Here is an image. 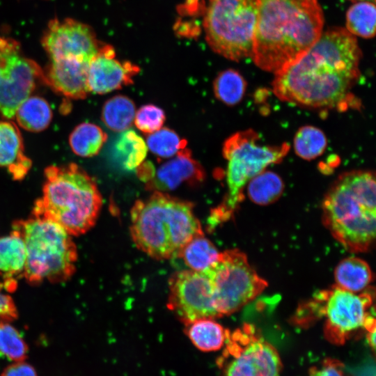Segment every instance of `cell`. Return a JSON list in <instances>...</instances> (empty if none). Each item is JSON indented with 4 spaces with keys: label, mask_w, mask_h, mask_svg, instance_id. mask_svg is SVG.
I'll list each match as a JSON object with an SVG mask.
<instances>
[{
    "label": "cell",
    "mask_w": 376,
    "mask_h": 376,
    "mask_svg": "<svg viewBox=\"0 0 376 376\" xmlns=\"http://www.w3.org/2000/svg\"><path fill=\"white\" fill-rule=\"evenodd\" d=\"M361 51L344 28L329 29L299 59L274 73L272 91L281 100L317 109H345L360 76Z\"/></svg>",
    "instance_id": "1"
},
{
    "label": "cell",
    "mask_w": 376,
    "mask_h": 376,
    "mask_svg": "<svg viewBox=\"0 0 376 376\" xmlns=\"http://www.w3.org/2000/svg\"><path fill=\"white\" fill-rule=\"evenodd\" d=\"M251 58L274 74L301 57L319 39L324 15L318 0H256Z\"/></svg>",
    "instance_id": "2"
},
{
    "label": "cell",
    "mask_w": 376,
    "mask_h": 376,
    "mask_svg": "<svg viewBox=\"0 0 376 376\" xmlns=\"http://www.w3.org/2000/svg\"><path fill=\"white\" fill-rule=\"evenodd\" d=\"M130 234L138 249L154 259L167 260L178 257L185 245L203 231L191 202L153 191L132 205Z\"/></svg>",
    "instance_id": "3"
},
{
    "label": "cell",
    "mask_w": 376,
    "mask_h": 376,
    "mask_svg": "<svg viewBox=\"0 0 376 376\" xmlns=\"http://www.w3.org/2000/svg\"><path fill=\"white\" fill-rule=\"evenodd\" d=\"M375 173L356 170L340 175L322 202V221L347 250L367 251L375 237Z\"/></svg>",
    "instance_id": "4"
},
{
    "label": "cell",
    "mask_w": 376,
    "mask_h": 376,
    "mask_svg": "<svg viewBox=\"0 0 376 376\" xmlns=\"http://www.w3.org/2000/svg\"><path fill=\"white\" fill-rule=\"evenodd\" d=\"M42 196L36 202L33 215L61 226L70 235L86 233L95 224L102 198L94 180L71 163L45 170Z\"/></svg>",
    "instance_id": "5"
},
{
    "label": "cell",
    "mask_w": 376,
    "mask_h": 376,
    "mask_svg": "<svg viewBox=\"0 0 376 376\" xmlns=\"http://www.w3.org/2000/svg\"><path fill=\"white\" fill-rule=\"evenodd\" d=\"M42 45L50 60L46 82L66 97L86 98L89 64L102 45L92 28L72 19H54Z\"/></svg>",
    "instance_id": "6"
},
{
    "label": "cell",
    "mask_w": 376,
    "mask_h": 376,
    "mask_svg": "<svg viewBox=\"0 0 376 376\" xmlns=\"http://www.w3.org/2000/svg\"><path fill=\"white\" fill-rule=\"evenodd\" d=\"M13 228L24 242L23 276L29 283H61L75 273L77 248L71 235L58 224L33 215L15 222Z\"/></svg>",
    "instance_id": "7"
},
{
    "label": "cell",
    "mask_w": 376,
    "mask_h": 376,
    "mask_svg": "<svg viewBox=\"0 0 376 376\" xmlns=\"http://www.w3.org/2000/svg\"><path fill=\"white\" fill-rule=\"evenodd\" d=\"M290 150L288 143L279 146L263 144L258 134L246 130L229 136L223 146V156L227 161V191L210 214L209 223L214 227L233 215L244 199L243 191L248 182L272 164L282 161Z\"/></svg>",
    "instance_id": "8"
},
{
    "label": "cell",
    "mask_w": 376,
    "mask_h": 376,
    "mask_svg": "<svg viewBox=\"0 0 376 376\" xmlns=\"http://www.w3.org/2000/svg\"><path fill=\"white\" fill-rule=\"evenodd\" d=\"M256 17V0H207L203 26L208 46L234 61L251 56Z\"/></svg>",
    "instance_id": "9"
},
{
    "label": "cell",
    "mask_w": 376,
    "mask_h": 376,
    "mask_svg": "<svg viewBox=\"0 0 376 376\" xmlns=\"http://www.w3.org/2000/svg\"><path fill=\"white\" fill-rule=\"evenodd\" d=\"M374 294H360L337 285L316 294L297 315L299 323H307L318 317H325L324 336L335 345H343L354 332L364 329L375 331V319L370 314Z\"/></svg>",
    "instance_id": "10"
},
{
    "label": "cell",
    "mask_w": 376,
    "mask_h": 376,
    "mask_svg": "<svg viewBox=\"0 0 376 376\" xmlns=\"http://www.w3.org/2000/svg\"><path fill=\"white\" fill-rule=\"evenodd\" d=\"M211 281L221 317L230 315L259 295L267 286L238 249L220 252L217 261L203 270Z\"/></svg>",
    "instance_id": "11"
},
{
    "label": "cell",
    "mask_w": 376,
    "mask_h": 376,
    "mask_svg": "<svg viewBox=\"0 0 376 376\" xmlns=\"http://www.w3.org/2000/svg\"><path fill=\"white\" fill-rule=\"evenodd\" d=\"M225 349L218 361L224 376H279L282 368L276 348L248 323L228 330Z\"/></svg>",
    "instance_id": "12"
},
{
    "label": "cell",
    "mask_w": 376,
    "mask_h": 376,
    "mask_svg": "<svg viewBox=\"0 0 376 376\" xmlns=\"http://www.w3.org/2000/svg\"><path fill=\"white\" fill-rule=\"evenodd\" d=\"M42 76L36 63L22 56L16 41L0 37V112L4 117L15 116Z\"/></svg>",
    "instance_id": "13"
},
{
    "label": "cell",
    "mask_w": 376,
    "mask_h": 376,
    "mask_svg": "<svg viewBox=\"0 0 376 376\" xmlns=\"http://www.w3.org/2000/svg\"><path fill=\"white\" fill-rule=\"evenodd\" d=\"M167 307L185 324L221 317L211 281L204 271L186 269L173 274L169 283Z\"/></svg>",
    "instance_id": "14"
},
{
    "label": "cell",
    "mask_w": 376,
    "mask_h": 376,
    "mask_svg": "<svg viewBox=\"0 0 376 376\" xmlns=\"http://www.w3.org/2000/svg\"><path fill=\"white\" fill-rule=\"evenodd\" d=\"M139 71V67L133 63L118 60L111 45H102L89 64L88 91L104 94L120 89L133 84V78Z\"/></svg>",
    "instance_id": "15"
},
{
    "label": "cell",
    "mask_w": 376,
    "mask_h": 376,
    "mask_svg": "<svg viewBox=\"0 0 376 376\" xmlns=\"http://www.w3.org/2000/svg\"><path fill=\"white\" fill-rule=\"evenodd\" d=\"M205 178L201 164L193 158L191 151L184 148L172 159L155 170L146 188L153 191L165 192L178 188L181 184H197Z\"/></svg>",
    "instance_id": "16"
},
{
    "label": "cell",
    "mask_w": 376,
    "mask_h": 376,
    "mask_svg": "<svg viewBox=\"0 0 376 376\" xmlns=\"http://www.w3.org/2000/svg\"><path fill=\"white\" fill-rule=\"evenodd\" d=\"M0 166L6 168L15 180L24 178L31 166L24 153L20 132L10 122L0 121Z\"/></svg>",
    "instance_id": "17"
},
{
    "label": "cell",
    "mask_w": 376,
    "mask_h": 376,
    "mask_svg": "<svg viewBox=\"0 0 376 376\" xmlns=\"http://www.w3.org/2000/svg\"><path fill=\"white\" fill-rule=\"evenodd\" d=\"M26 259L24 242L16 230L0 238V274L6 290L11 292L16 288L15 279L23 275Z\"/></svg>",
    "instance_id": "18"
},
{
    "label": "cell",
    "mask_w": 376,
    "mask_h": 376,
    "mask_svg": "<svg viewBox=\"0 0 376 376\" xmlns=\"http://www.w3.org/2000/svg\"><path fill=\"white\" fill-rule=\"evenodd\" d=\"M188 338L194 346L204 352L219 350L225 344L228 329L212 318H202L185 324Z\"/></svg>",
    "instance_id": "19"
},
{
    "label": "cell",
    "mask_w": 376,
    "mask_h": 376,
    "mask_svg": "<svg viewBox=\"0 0 376 376\" xmlns=\"http://www.w3.org/2000/svg\"><path fill=\"white\" fill-rule=\"evenodd\" d=\"M336 285L358 293L365 290L372 281V272L368 263L357 257L341 260L334 272Z\"/></svg>",
    "instance_id": "20"
},
{
    "label": "cell",
    "mask_w": 376,
    "mask_h": 376,
    "mask_svg": "<svg viewBox=\"0 0 376 376\" xmlns=\"http://www.w3.org/2000/svg\"><path fill=\"white\" fill-rule=\"evenodd\" d=\"M15 116L22 127L31 132H40L49 125L52 112L45 99L32 96L22 102Z\"/></svg>",
    "instance_id": "21"
},
{
    "label": "cell",
    "mask_w": 376,
    "mask_h": 376,
    "mask_svg": "<svg viewBox=\"0 0 376 376\" xmlns=\"http://www.w3.org/2000/svg\"><path fill=\"white\" fill-rule=\"evenodd\" d=\"M220 252L203 234L194 237L182 248L178 257L182 258L189 269L203 271L214 263Z\"/></svg>",
    "instance_id": "22"
},
{
    "label": "cell",
    "mask_w": 376,
    "mask_h": 376,
    "mask_svg": "<svg viewBox=\"0 0 376 376\" xmlns=\"http://www.w3.org/2000/svg\"><path fill=\"white\" fill-rule=\"evenodd\" d=\"M107 140V134L99 126L83 123L71 132L69 143L77 155L90 157L99 153Z\"/></svg>",
    "instance_id": "23"
},
{
    "label": "cell",
    "mask_w": 376,
    "mask_h": 376,
    "mask_svg": "<svg viewBox=\"0 0 376 376\" xmlns=\"http://www.w3.org/2000/svg\"><path fill=\"white\" fill-rule=\"evenodd\" d=\"M134 116V103L127 96H113L103 105L102 119L105 125L114 132L127 130L132 126Z\"/></svg>",
    "instance_id": "24"
},
{
    "label": "cell",
    "mask_w": 376,
    "mask_h": 376,
    "mask_svg": "<svg viewBox=\"0 0 376 376\" xmlns=\"http://www.w3.org/2000/svg\"><path fill=\"white\" fill-rule=\"evenodd\" d=\"M249 199L257 205H267L281 196L284 184L281 178L274 172L263 171L247 184Z\"/></svg>",
    "instance_id": "25"
},
{
    "label": "cell",
    "mask_w": 376,
    "mask_h": 376,
    "mask_svg": "<svg viewBox=\"0 0 376 376\" xmlns=\"http://www.w3.org/2000/svg\"><path fill=\"white\" fill-rule=\"evenodd\" d=\"M148 147L143 139L133 130H126L114 145V153L126 170L137 168L146 158Z\"/></svg>",
    "instance_id": "26"
},
{
    "label": "cell",
    "mask_w": 376,
    "mask_h": 376,
    "mask_svg": "<svg viewBox=\"0 0 376 376\" xmlns=\"http://www.w3.org/2000/svg\"><path fill=\"white\" fill-rule=\"evenodd\" d=\"M375 3L357 1L346 13V29L354 36L372 38L375 33Z\"/></svg>",
    "instance_id": "27"
},
{
    "label": "cell",
    "mask_w": 376,
    "mask_h": 376,
    "mask_svg": "<svg viewBox=\"0 0 376 376\" xmlns=\"http://www.w3.org/2000/svg\"><path fill=\"white\" fill-rule=\"evenodd\" d=\"M246 88L244 78L233 69L221 72L213 82L215 97L228 106L237 104L242 100Z\"/></svg>",
    "instance_id": "28"
},
{
    "label": "cell",
    "mask_w": 376,
    "mask_h": 376,
    "mask_svg": "<svg viewBox=\"0 0 376 376\" xmlns=\"http://www.w3.org/2000/svg\"><path fill=\"white\" fill-rule=\"evenodd\" d=\"M327 145V140L324 133L311 125L299 128L294 137L295 152L306 160H311L322 155Z\"/></svg>",
    "instance_id": "29"
},
{
    "label": "cell",
    "mask_w": 376,
    "mask_h": 376,
    "mask_svg": "<svg viewBox=\"0 0 376 376\" xmlns=\"http://www.w3.org/2000/svg\"><path fill=\"white\" fill-rule=\"evenodd\" d=\"M29 347L19 331L8 321L0 320V357L15 362L26 360Z\"/></svg>",
    "instance_id": "30"
},
{
    "label": "cell",
    "mask_w": 376,
    "mask_h": 376,
    "mask_svg": "<svg viewBox=\"0 0 376 376\" xmlns=\"http://www.w3.org/2000/svg\"><path fill=\"white\" fill-rule=\"evenodd\" d=\"M147 147L155 155L167 158L173 157L186 147L187 141L181 139L173 130L163 127L147 137Z\"/></svg>",
    "instance_id": "31"
},
{
    "label": "cell",
    "mask_w": 376,
    "mask_h": 376,
    "mask_svg": "<svg viewBox=\"0 0 376 376\" xmlns=\"http://www.w3.org/2000/svg\"><path fill=\"white\" fill-rule=\"evenodd\" d=\"M165 118L164 112L161 108L154 104H146L137 110L134 123L140 131L151 134L162 128Z\"/></svg>",
    "instance_id": "32"
},
{
    "label": "cell",
    "mask_w": 376,
    "mask_h": 376,
    "mask_svg": "<svg viewBox=\"0 0 376 376\" xmlns=\"http://www.w3.org/2000/svg\"><path fill=\"white\" fill-rule=\"evenodd\" d=\"M309 376H348L343 364L334 359H326L309 370Z\"/></svg>",
    "instance_id": "33"
},
{
    "label": "cell",
    "mask_w": 376,
    "mask_h": 376,
    "mask_svg": "<svg viewBox=\"0 0 376 376\" xmlns=\"http://www.w3.org/2000/svg\"><path fill=\"white\" fill-rule=\"evenodd\" d=\"M3 289V283L0 281V320L11 322L17 318V311L13 299Z\"/></svg>",
    "instance_id": "34"
},
{
    "label": "cell",
    "mask_w": 376,
    "mask_h": 376,
    "mask_svg": "<svg viewBox=\"0 0 376 376\" xmlns=\"http://www.w3.org/2000/svg\"><path fill=\"white\" fill-rule=\"evenodd\" d=\"M0 376H38L35 368L25 360L15 361L7 366Z\"/></svg>",
    "instance_id": "35"
},
{
    "label": "cell",
    "mask_w": 376,
    "mask_h": 376,
    "mask_svg": "<svg viewBox=\"0 0 376 376\" xmlns=\"http://www.w3.org/2000/svg\"><path fill=\"white\" fill-rule=\"evenodd\" d=\"M350 1H370V2H373V3H375V0H350Z\"/></svg>",
    "instance_id": "36"
}]
</instances>
